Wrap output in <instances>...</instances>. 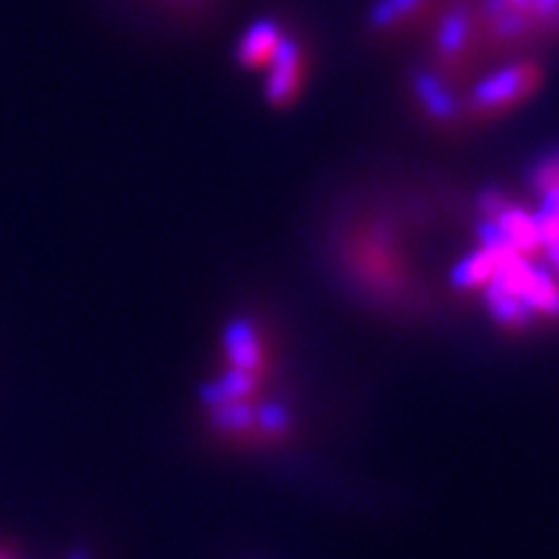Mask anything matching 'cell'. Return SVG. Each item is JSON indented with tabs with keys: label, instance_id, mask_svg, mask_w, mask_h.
<instances>
[{
	"label": "cell",
	"instance_id": "9c48e42d",
	"mask_svg": "<svg viewBox=\"0 0 559 559\" xmlns=\"http://www.w3.org/2000/svg\"><path fill=\"white\" fill-rule=\"evenodd\" d=\"M495 267V255H491L489 250H477V253L466 255V259L452 270V284L457 290H475V287H483V284L491 282Z\"/></svg>",
	"mask_w": 559,
	"mask_h": 559
},
{
	"label": "cell",
	"instance_id": "7a4b0ae2",
	"mask_svg": "<svg viewBox=\"0 0 559 559\" xmlns=\"http://www.w3.org/2000/svg\"><path fill=\"white\" fill-rule=\"evenodd\" d=\"M270 80H267V97L270 103H290L293 94L298 88V69H301V49H298V43L290 40V37H282L270 57Z\"/></svg>",
	"mask_w": 559,
	"mask_h": 559
},
{
	"label": "cell",
	"instance_id": "7c38bea8",
	"mask_svg": "<svg viewBox=\"0 0 559 559\" xmlns=\"http://www.w3.org/2000/svg\"><path fill=\"white\" fill-rule=\"evenodd\" d=\"M213 424L222 429H248L255 424V409L248 401H234V404H222L213 409Z\"/></svg>",
	"mask_w": 559,
	"mask_h": 559
},
{
	"label": "cell",
	"instance_id": "9a60e30c",
	"mask_svg": "<svg viewBox=\"0 0 559 559\" xmlns=\"http://www.w3.org/2000/svg\"><path fill=\"white\" fill-rule=\"evenodd\" d=\"M0 559H9V557H7V554H3V551H0Z\"/></svg>",
	"mask_w": 559,
	"mask_h": 559
},
{
	"label": "cell",
	"instance_id": "277c9868",
	"mask_svg": "<svg viewBox=\"0 0 559 559\" xmlns=\"http://www.w3.org/2000/svg\"><path fill=\"white\" fill-rule=\"evenodd\" d=\"M491 222H497V227L503 230L506 239H509V245L514 248L518 255L534 253V250L539 248L537 222H534V216H528V213L518 211L514 205H506Z\"/></svg>",
	"mask_w": 559,
	"mask_h": 559
},
{
	"label": "cell",
	"instance_id": "52a82bcc",
	"mask_svg": "<svg viewBox=\"0 0 559 559\" xmlns=\"http://www.w3.org/2000/svg\"><path fill=\"white\" fill-rule=\"evenodd\" d=\"M415 94H418V99L424 103L426 111L432 114L435 120H454L457 117V99L429 71H418L415 74Z\"/></svg>",
	"mask_w": 559,
	"mask_h": 559
},
{
	"label": "cell",
	"instance_id": "8992f818",
	"mask_svg": "<svg viewBox=\"0 0 559 559\" xmlns=\"http://www.w3.org/2000/svg\"><path fill=\"white\" fill-rule=\"evenodd\" d=\"M486 305H489L497 324L511 326V330H523V326H528L534 321L532 307L523 305L514 293L497 287L495 282H489V287H486Z\"/></svg>",
	"mask_w": 559,
	"mask_h": 559
},
{
	"label": "cell",
	"instance_id": "5b68a950",
	"mask_svg": "<svg viewBox=\"0 0 559 559\" xmlns=\"http://www.w3.org/2000/svg\"><path fill=\"white\" fill-rule=\"evenodd\" d=\"M282 37H284L282 28H278L273 21L253 23L239 43V60L245 66L270 63V57H273V51H276Z\"/></svg>",
	"mask_w": 559,
	"mask_h": 559
},
{
	"label": "cell",
	"instance_id": "30bf717a",
	"mask_svg": "<svg viewBox=\"0 0 559 559\" xmlns=\"http://www.w3.org/2000/svg\"><path fill=\"white\" fill-rule=\"evenodd\" d=\"M466 37H468L466 12L447 14V21L440 23V32H438V51L443 57H454L463 49Z\"/></svg>",
	"mask_w": 559,
	"mask_h": 559
},
{
	"label": "cell",
	"instance_id": "5bb4252c",
	"mask_svg": "<svg viewBox=\"0 0 559 559\" xmlns=\"http://www.w3.org/2000/svg\"><path fill=\"white\" fill-rule=\"evenodd\" d=\"M546 250H548V264H551V270L559 276V241L546 245Z\"/></svg>",
	"mask_w": 559,
	"mask_h": 559
},
{
	"label": "cell",
	"instance_id": "3957f363",
	"mask_svg": "<svg viewBox=\"0 0 559 559\" xmlns=\"http://www.w3.org/2000/svg\"><path fill=\"white\" fill-rule=\"evenodd\" d=\"M225 349L234 369L255 376V369L262 367V347H259L255 330L248 319L230 321L225 333Z\"/></svg>",
	"mask_w": 559,
	"mask_h": 559
},
{
	"label": "cell",
	"instance_id": "8fae6325",
	"mask_svg": "<svg viewBox=\"0 0 559 559\" xmlns=\"http://www.w3.org/2000/svg\"><path fill=\"white\" fill-rule=\"evenodd\" d=\"M424 0H378L372 14H369V23L376 28H390L392 23L404 21L406 14L418 12Z\"/></svg>",
	"mask_w": 559,
	"mask_h": 559
},
{
	"label": "cell",
	"instance_id": "4fadbf2b",
	"mask_svg": "<svg viewBox=\"0 0 559 559\" xmlns=\"http://www.w3.org/2000/svg\"><path fill=\"white\" fill-rule=\"evenodd\" d=\"M255 424L262 426L264 432H284L290 426V412L282 404H264L262 409H255Z\"/></svg>",
	"mask_w": 559,
	"mask_h": 559
},
{
	"label": "cell",
	"instance_id": "6da1fadb",
	"mask_svg": "<svg viewBox=\"0 0 559 559\" xmlns=\"http://www.w3.org/2000/svg\"><path fill=\"white\" fill-rule=\"evenodd\" d=\"M539 71L528 63L509 66V69L497 71L489 80H483L475 92V106L477 108H509L520 99H525L528 94L537 88Z\"/></svg>",
	"mask_w": 559,
	"mask_h": 559
},
{
	"label": "cell",
	"instance_id": "ba28073f",
	"mask_svg": "<svg viewBox=\"0 0 559 559\" xmlns=\"http://www.w3.org/2000/svg\"><path fill=\"white\" fill-rule=\"evenodd\" d=\"M255 390V376L250 372H241V369H230L227 376H222L219 381L207 383L202 390V401H205L211 409L222 404H234V401H248L250 392Z\"/></svg>",
	"mask_w": 559,
	"mask_h": 559
}]
</instances>
